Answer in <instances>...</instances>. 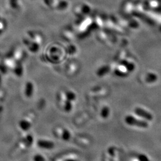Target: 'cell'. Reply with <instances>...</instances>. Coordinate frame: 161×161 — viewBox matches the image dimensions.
Returning a JSON list of instances; mask_svg holds the SVG:
<instances>
[{
	"label": "cell",
	"mask_w": 161,
	"mask_h": 161,
	"mask_svg": "<svg viewBox=\"0 0 161 161\" xmlns=\"http://www.w3.org/2000/svg\"><path fill=\"white\" fill-rule=\"evenodd\" d=\"M125 121L130 125L137 126L141 128H147L148 127V124L146 122L137 119L131 116H127L125 118Z\"/></svg>",
	"instance_id": "obj_1"
},
{
	"label": "cell",
	"mask_w": 161,
	"mask_h": 161,
	"mask_svg": "<svg viewBox=\"0 0 161 161\" xmlns=\"http://www.w3.org/2000/svg\"><path fill=\"white\" fill-rule=\"evenodd\" d=\"M135 112L137 115H139L142 118H144L146 119H148L149 121H151L153 119V116L150 113L148 112L147 111H146L142 109L137 108L135 109Z\"/></svg>",
	"instance_id": "obj_2"
},
{
	"label": "cell",
	"mask_w": 161,
	"mask_h": 161,
	"mask_svg": "<svg viewBox=\"0 0 161 161\" xmlns=\"http://www.w3.org/2000/svg\"><path fill=\"white\" fill-rule=\"evenodd\" d=\"M109 113V110L107 107H104L102 112V115L103 118H107L108 115Z\"/></svg>",
	"instance_id": "obj_3"
},
{
	"label": "cell",
	"mask_w": 161,
	"mask_h": 161,
	"mask_svg": "<svg viewBox=\"0 0 161 161\" xmlns=\"http://www.w3.org/2000/svg\"><path fill=\"white\" fill-rule=\"evenodd\" d=\"M67 95L68 99L70 100H73L75 99V96L72 93H68Z\"/></svg>",
	"instance_id": "obj_4"
},
{
	"label": "cell",
	"mask_w": 161,
	"mask_h": 161,
	"mask_svg": "<svg viewBox=\"0 0 161 161\" xmlns=\"http://www.w3.org/2000/svg\"><path fill=\"white\" fill-rule=\"evenodd\" d=\"M139 161H149L148 158L145 156V155H141L139 157Z\"/></svg>",
	"instance_id": "obj_5"
},
{
	"label": "cell",
	"mask_w": 161,
	"mask_h": 161,
	"mask_svg": "<svg viewBox=\"0 0 161 161\" xmlns=\"http://www.w3.org/2000/svg\"><path fill=\"white\" fill-rule=\"evenodd\" d=\"M64 139H65V140H68L69 139V137H70V134H69V133L67 132V131H65L64 132Z\"/></svg>",
	"instance_id": "obj_6"
},
{
	"label": "cell",
	"mask_w": 161,
	"mask_h": 161,
	"mask_svg": "<svg viewBox=\"0 0 161 161\" xmlns=\"http://www.w3.org/2000/svg\"><path fill=\"white\" fill-rule=\"evenodd\" d=\"M72 108V105L69 102H66V110H70Z\"/></svg>",
	"instance_id": "obj_7"
}]
</instances>
